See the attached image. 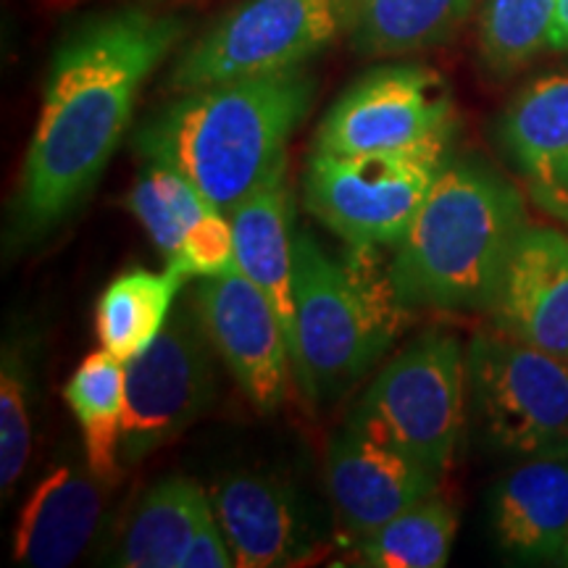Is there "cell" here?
Masks as SVG:
<instances>
[{"mask_svg":"<svg viewBox=\"0 0 568 568\" xmlns=\"http://www.w3.org/2000/svg\"><path fill=\"white\" fill-rule=\"evenodd\" d=\"M353 17L355 0H245L180 55L169 88L190 92L297 69L351 32Z\"/></svg>","mask_w":568,"mask_h":568,"instance_id":"52a82bcc","label":"cell"},{"mask_svg":"<svg viewBox=\"0 0 568 568\" xmlns=\"http://www.w3.org/2000/svg\"><path fill=\"white\" fill-rule=\"evenodd\" d=\"M466 410L503 456L568 458V361L479 332L466 347Z\"/></svg>","mask_w":568,"mask_h":568,"instance_id":"8992f818","label":"cell"},{"mask_svg":"<svg viewBox=\"0 0 568 568\" xmlns=\"http://www.w3.org/2000/svg\"><path fill=\"white\" fill-rule=\"evenodd\" d=\"M126 364L109 351L88 355L69 376L63 397L82 426L84 460L103 485L113 487L122 460Z\"/></svg>","mask_w":568,"mask_h":568,"instance_id":"ffe728a7","label":"cell"},{"mask_svg":"<svg viewBox=\"0 0 568 568\" xmlns=\"http://www.w3.org/2000/svg\"><path fill=\"white\" fill-rule=\"evenodd\" d=\"M234 566L230 542H226L222 524H219L216 510L197 524L193 539H190L187 552L182 558V568H230Z\"/></svg>","mask_w":568,"mask_h":568,"instance_id":"83f0119b","label":"cell"},{"mask_svg":"<svg viewBox=\"0 0 568 568\" xmlns=\"http://www.w3.org/2000/svg\"><path fill=\"white\" fill-rule=\"evenodd\" d=\"M314 98L303 67L180 92L140 126L134 151L187 176L230 216L284 161Z\"/></svg>","mask_w":568,"mask_h":568,"instance_id":"7a4b0ae2","label":"cell"},{"mask_svg":"<svg viewBox=\"0 0 568 568\" xmlns=\"http://www.w3.org/2000/svg\"><path fill=\"white\" fill-rule=\"evenodd\" d=\"M237 268L251 280L280 316L295 361V234L287 187V159L230 213ZM295 368V366H293Z\"/></svg>","mask_w":568,"mask_h":568,"instance_id":"9a60e30c","label":"cell"},{"mask_svg":"<svg viewBox=\"0 0 568 568\" xmlns=\"http://www.w3.org/2000/svg\"><path fill=\"white\" fill-rule=\"evenodd\" d=\"M535 201L537 205H542L550 216H556L560 222L568 224V172L560 176L552 187L545 190V193H539Z\"/></svg>","mask_w":568,"mask_h":568,"instance_id":"f1b7e54d","label":"cell"},{"mask_svg":"<svg viewBox=\"0 0 568 568\" xmlns=\"http://www.w3.org/2000/svg\"><path fill=\"white\" fill-rule=\"evenodd\" d=\"M466 418V351L450 332L416 337L376 374L347 429L445 474Z\"/></svg>","mask_w":568,"mask_h":568,"instance_id":"5b68a950","label":"cell"},{"mask_svg":"<svg viewBox=\"0 0 568 568\" xmlns=\"http://www.w3.org/2000/svg\"><path fill=\"white\" fill-rule=\"evenodd\" d=\"M32 450V368L19 339L0 361V493L11 495Z\"/></svg>","mask_w":568,"mask_h":568,"instance_id":"484cf974","label":"cell"},{"mask_svg":"<svg viewBox=\"0 0 568 568\" xmlns=\"http://www.w3.org/2000/svg\"><path fill=\"white\" fill-rule=\"evenodd\" d=\"M450 161V145L311 153L305 205L351 247H397Z\"/></svg>","mask_w":568,"mask_h":568,"instance_id":"ba28073f","label":"cell"},{"mask_svg":"<svg viewBox=\"0 0 568 568\" xmlns=\"http://www.w3.org/2000/svg\"><path fill=\"white\" fill-rule=\"evenodd\" d=\"M184 34L180 17L119 9L80 21L59 42L13 197V243L45 237L80 209L122 142L142 84Z\"/></svg>","mask_w":568,"mask_h":568,"instance_id":"6da1fadb","label":"cell"},{"mask_svg":"<svg viewBox=\"0 0 568 568\" xmlns=\"http://www.w3.org/2000/svg\"><path fill=\"white\" fill-rule=\"evenodd\" d=\"M456 531V508L432 495L351 548L358 564L372 568H443Z\"/></svg>","mask_w":568,"mask_h":568,"instance_id":"603a6c76","label":"cell"},{"mask_svg":"<svg viewBox=\"0 0 568 568\" xmlns=\"http://www.w3.org/2000/svg\"><path fill=\"white\" fill-rule=\"evenodd\" d=\"M182 274L184 280L193 276H219L237 266V251H234V230L230 216L222 211H209L203 219L190 226L182 237L180 251L166 264Z\"/></svg>","mask_w":568,"mask_h":568,"instance_id":"4316f807","label":"cell"},{"mask_svg":"<svg viewBox=\"0 0 568 568\" xmlns=\"http://www.w3.org/2000/svg\"><path fill=\"white\" fill-rule=\"evenodd\" d=\"M474 0H355L351 38L374 59L429 51L456 38Z\"/></svg>","mask_w":568,"mask_h":568,"instance_id":"44dd1931","label":"cell"},{"mask_svg":"<svg viewBox=\"0 0 568 568\" xmlns=\"http://www.w3.org/2000/svg\"><path fill=\"white\" fill-rule=\"evenodd\" d=\"M548 48L550 51H568V0H558L556 3Z\"/></svg>","mask_w":568,"mask_h":568,"instance_id":"f546056e","label":"cell"},{"mask_svg":"<svg viewBox=\"0 0 568 568\" xmlns=\"http://www.w3.org/2000/svg\"><path fill=\"white\" fill-rule=\"evenodd\" d=\"M211 503L234 566H290L308 552L295 495L280 479L247 471L226 474L213 481Z\"/></svg>","mask_w":568,"mask_h":568,"instance_id":"2e32d148","label":"cell"},{"mask_svg":"<svg viewBox=\"0 0 568 568\" xmlns=\"http://www.w3.org/2000/svg\"><path fill=\"white\" fill-rule=\"evenodd\" d=\"M213 510L211 495L190 477H166L140 497L113 564L124 568H182L197 524Z\"/></svg>","mask_w":568,"mask_h":568,"instance_id":"d6986e66","label":"cell"},{"mask_svg":"<svg viewBox=\"0 0 568 568\" xmlns=\"http://www.w3.org/2000/svg\"><path fill=\"white\" fill-rule=\"evenodd\" d=\"M105 489L88 460H63L38 481L13 529V560L34 568L71 566L103 518Z\"/></svg>","mask_w":568,"mask_h":568,"instance_id":"5bb4252c","label":"cell"},{"mask_svg":"<svg viewBox=\"0 0 568 568\" xmlns=\"http://www.w3.org/2000/svg\"><path fill=\"white\" fill-rule=\"evenodd\" d=\"M443 477L422 460L347 426L332 439L324 468L337 527L351 545L437 495Z\"/></svg>","mask_w":568,"mask_h":568,"instance_id":"7c38bea8","label":"cell"},{"mask_svg":"<svg viewBox=\"0 0 568 568\" xmlns=\"http://www.w3.org/2000/svg\"><path fill=\"white\" fill-rule=\"evenodd\" d=\"M213 343L193 301L169 314L155 343L126 361L122 460L142 464L197 422L213 400Z\"/></svg>","mask_w":568,"mask_h":568,"instance_id":"9c48e42d","label":"cell"},{"mask_svg":"<svg viewBox=\"0 0 568 568\" xmlns=\"http://www.w3.org/2000/svg\"><path fill=\"white\" fill-rule=\"evenodd\" d=\"M193 297L213 351L247 400L264 414L280 408L295 368L287 335L266 295L232 266L219 276H203Z\"/></svg>","mask_w":568,"mask_h":568,"instance_id":"8fae6325","label":"cell"},{"mask_svg":"<svg viewBox=\"0 0 568 568\" xmlns=\"http://www.w3.org/2000/svg\"><path fill=\"white\" fill-rule=\"evenodd\" d=\"M489 521L506 556L560 560L568 542V458L518 460L497 481Z\"/></svg>","mask_w":568,"mask_h":568,"instance_id":"e0dca14e","label":"cell"},{"mask_svg":"<svg viewBox=\"0 0 568 568\" xmlns=\"http://www.w3.org/2000/svg\"><path fill=\"white\" fill-rule=\"evenodd\" d=\"M560 564L568 566V542H566V548H564V556H560Z\"/></svg>","mask_w":568,"mask_h":568,"instance_id":"4dcf8cb0","label":"cell"},{"mask_svg":"<svg viewBox=\"0 0 568 568\" xmlns=\"http://www.w3.org/2000/svg\"><path fill=\"white\" fill-rule=\"evenodd\" d=\"M497 140L531 197L568 172V74L529 82L503 111Z\"/></svg>","mask_w":568,"mask_h":568,"instance_id":"ac0fdd59","label":"cell"},{"mask_svg":"<svg viewBox=\"0 0 568 568\" xmlns=\"http://www.w3.org/2000/svg\"><path fill=\"white\" fill-rule=\"evenodd\" d=\"M376 247L329 255L308 232H295V376L316 403L337 400L385 355L408 308L397 301Z\"/></svg>","mask_w":568,"mask_h":568,"instance_id":"277c9868","label":"cell"},{"mask_svg":"<svg viewBox=\"0 0 568 568\" xmlns=\"http://www.w3.org/2000/svg\"><path fill=\"white\" fill-rule=\"evenodd\" d=\"M126 205L145 226L148 237L163 253L166 264L180 251L190 226L213 211V205L187 176L155 161H148L145 172L126 195Z\"/></svg>","mask_w":568,"mask_h":568,"instance_id":"d4e9b609","label":"cell"},{"mask_svg":"<svg viewBox=\"0 0 568 568\" xmlns=\"http://www.w3.org/2000/svg\"><path fill=\"white\" fill-rule=\"evenodd\" d=\"M456 103L447 82L422 63H393L355 80L326 111L314 151L387 153L453 145Z\"/></svg>","mask_w":568,"mask_h":568,"instance_id":"30bf717a","label":"cell"},{"mask_svg":"<svg viewBox=\"0 0 568 568\" xmlns=\"http://www.w3.org/2000/svg\"><path fill=\"white\" fill-rule=\"evenodd\" d=\"M527 226L521 193L506 176L477 159H450L387 266L397 301L408 311H489Z\"/></svg>","mask_w":568,"mask_h":568,"instance_id":"3957f363","label":"cell"},{"mask_svg":"<svg viewBox=\"0 0 568 568\" xmlns=\"http://www.w3.org/2000/svg\"><path fill=\"white\" fill-rule=\"evenodd\" d=\"M184 284L187 280L169 266L161 274L134 268L116 276L95 305L98 339L103 351L124 364L145 353L166 326L174 297Z\"/></svg>","mask_w":568,"mask_h":568,"instance_id":"7402d4cb","label":"cell"},{"mask_svg":"<svg viewBox=\"0 0 568 568\" xmlns=\"http://www.w3.org/2000/svg\"><path fill=\"white\" fill-rule=\"evenodd\" d=\"M558 0H481L479 53L489 74L510 77L548 48Z\"/></svg>","mask_w":568,"mask_h":568,"instance_id":"cb8c5ba5","label":"cell"},{"mask_svg":"<svg viewBox=\"0 0 568 568\" xmlns=\"http://www.w3.org/2000/svg\"><path fill=\"white\" fill-rule=\"evenodd\" d=\"M497 332L568 361V237L527 226L487 311Z\"/></svg>","mask_w":568,"mask_h":568,"instance_id":"4fadbf2b","label":"cell"}]
</instances>
